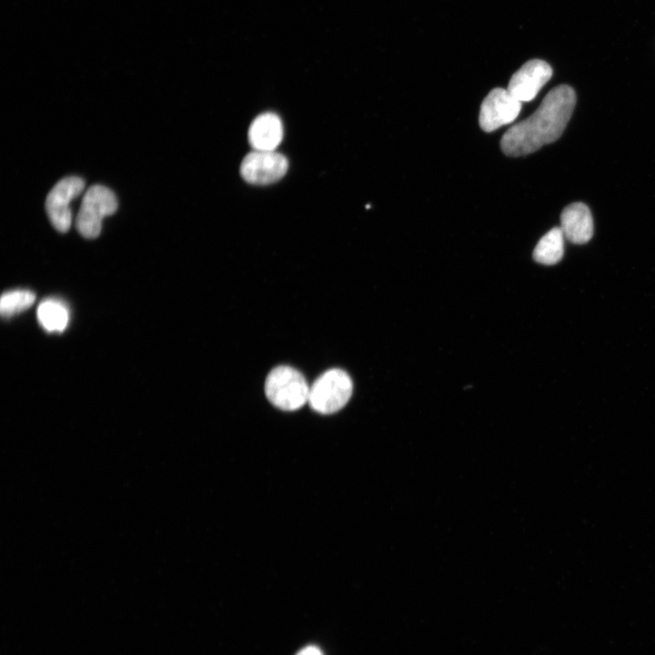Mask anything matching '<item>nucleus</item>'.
Wrapping results in <instances>:
<instances>
[{
  "label": "nucleus",
  "mask_w": 655,
  "mask_h": 655,
  "mask_svg": "<svg viewBox=\"0 0 655 655\" xmlns=\"http://www.w3.org/2000/svg\"><path fill=\"white\" fill-rule=\"evenodd\" d=\"M353 391L350 377L342 369L332 368L318 377L309 388L308 403L320 414H332L341 409Z\"/></svg>",
  "instance_id": "3"
},
{
  "label": "nucleus",
  "mask_w": 655,
  "mask_h": 655,
  "mask_svg": "<svg viewBox=\"0 0 655 655\" xmlns=\"http://www.w3.org/2000/svg\"><path fill=\"white\" fill-rule=\"evenodd\" d=\"M85 188V181L76 176L59 180L50 190L45 199V210L52 226L59 232L66 233L71 227L72 212L70 202Z\"/></svg>",
  "instance_id": "5"
},
{
  "label": "nucleus",
  "mask_w": 655,
  "mask_h": 655,
  "mask_svg": "<svg viewBox=\"0 0 655 655\" xmlns=\"http://www.w3.org/2000/svg\"><path fill=\"white\" fill-rule=\"evenodd\" d=\"M117 199L115 193L106 186L95 185L85 193L76 216V227L78 232L88 239L99 236L102 220L113 215L117 209Z\"/></svg>",
  "instance_id": "4"
},
{
  "label": "nucleus",
  "mask_w": 655,
  "mask_h": 655,
  "mask_svg": "<svg viewBox=\"0 0 655 655\" xmlns=\"http://www.w3.org/2000/svg\"><path fill=\"white\" fill-rule=\"evenodd\" d=\"M564 235L560 227H553L538 242L533 251L534 259L543 265H554L563 257Z\"/></svg>",
  "instance_id": "12"
},
{
  "label": "nucleus",
  "mask_w": 655,
  "mask_h": 655,
  "mask_svg": "<svg viewBox=\"0 0 655 655\" xmlns=\"http://www.w3.org/2000/svg\"><path fill=\"white\" fill-rule=\"evenodd\" d=\"M521 102L515 98L508 89H492L480 106L479 122L485 132L512 123L519 114Z\"/></svg>",
  "instance_id": "7"
},
{
  "label": "nucleus",
  "mask_w": 655,
  "mask_h": 655,
  "mask_svg": "<svg viewBox=\"0 0 655 655\" xmlns=\"http://www.w3.org/2000/svg\"><path fill=\"white\" fill-rule=\"evenodd\" d=\"M560 229L573 244L581 245L589 242L593 236V219L589 207L576 202L566 207L560 215Z\"/></svg>",
  "instance_id": "9"
},
{
  "label": "nucleus",
  "mask_w": 655,
  "mask_h": 655,
  "mask_svg": "<svg viewBox=\"0 0 655 655\" xmlns=\"http://www.w3.org/2000/svg\"><path fill=\"white\" fill-rule=\"evenodd\" d=\"M296 655H323V653L316 646H307L301 649Z\"/></svg>",
  "instance_id": "14"
},
{
  "label": "nucleus",
  "mask_w": 655,
  "mask_h": 655,
  "mask_svg": "<svg viewBox=\"0 0 655 655\" xmlns=\"http://www.w3.org/2000/svg\"><path fill=\"white\" fill-rule=\"evenodd\" d=\"M35 300V295L26 289L5 292L0 300V313L5 317H13L29 308Z\"/></svg>",
  "instance_id": "13"
},
{
  "label": "nucleus",
  "mask_w": 655,
  "mask_h": 655,
  "mask_svg": "<svg viewBox=\"0 0 655 655\" xmlns=\"http://www.w3.org/2000/svg\"><path fill=\"white\" fill-rule=\"evenodd\" d=\"M283 138V125L274 113L257 116L248 129V141L254 150L274 151Z\"/></svg>",
  "instance_id": "10"
},
{
  "label": "nucleus",
  "mask_w": 655,
  "mask_h": 655,
  "mask_svg": "<svg viewBox=\"0 0 655 655\" xmlns=\"http://www.w3.org/2000/svg\"><path fill=\"white\" fill-rule=\"evenodd\" d=\"M288 161L274 151L253 150L240 165L242 177L253 185H268L281 179L287 173Z\"/></svg>",
  "instance_id": "6"
},
{
  "label": "nucleus",
  "mask_w": 655,
  "mask_h": 655,
  "mask_svg": "<svg viewBox=\"0 0 655 655\" xmlns=\"http://www.w3.org/2000/svg\"><path fill=\"white\" fill-rule=\"evenodd\" d=\"M309 387L304 376L288 366L273 368L265 382V393L275 407L293 411L308 402Z\"/></svg>",
  "instance_id": "2"
},
{
  "label": "nucleus",
  "mask_w": 655,
  "mask_h": 655,
  "mask_svg": "<svg viewBox=\"0 0 655 655\" xmlns=\"http://www.w3.org/2000/svg\"><path fill=\"white\" fill-rule=\"evenodd\" d=\"M552 76L550 66L540 59H531L516 71L508 85V91L519 101L529 102Z\"/></svg>",
  "instance_id": "8"
},
{
  "label": "nucleus",
  "mask_w": 655,
  "mask_h": 655,
  "mask_svg": "<svg viewBox=\"0 0 655 655\" xmlns=\"http://www.w3.org/2000/svg\"><path fill=\"white\" fill-rule=\"evenodd\" d=\"M37 319L48 332H62L69 321L67 307L59 299L47 298L37 307Z\"/></svg>",
  "instance_id": "11"
},
{
  "label": "nucleus",
  "mask_w": 655,
  "mask_h": 655,
  "mask_svg": "<svg viewBox=\"0 0 655 655\" xmlns=\"http://www.w3.org/2000/svg\"><path fill=\"white\" fill-rule=\"evenodd\" d=\"M575 104L576 95L570 86H556L547 94L534 114L504 133L500 140L501 150L507 156H520L556 141L564 131Z\"/></svg>",
  "instance_id": "1"
}]
</instances>
